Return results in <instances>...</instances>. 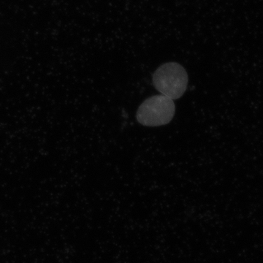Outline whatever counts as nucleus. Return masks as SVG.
Segmentation results:
<instances>
[{"label":"nucleus","instance_id":"f257e3e1","mask_svg":"<svg viewBox=\"0 0 263 263\" xmlns=\"http://www.w3.org/2000/svg\"><path fill=\"white\" fill-rule=\"evenodd\" d=\"M156 89L171 100L181 98L187 88L188 76L182 66L176 62L162 65L153 75Z\"/></svg>","mask_w":263,"mask_h":263},{"label":"nucleus","instance_id":"f03ea898","mask_svg":"<svg viewBox=\"0 0 263 263\" xmlns=\"http://www.w3.org/2000/svg\"><path fill=\"white\" fill-rule=\"evenodd\" d=\"M176 107L173 100L164 95L147 99L137 111V120L147 127H158L168 124L174 117Z\"/></svg>","mask_w":263,"mask_h":263}]
</instances>
